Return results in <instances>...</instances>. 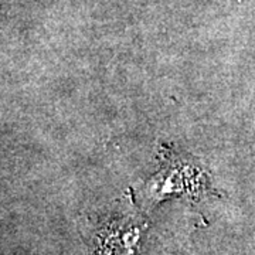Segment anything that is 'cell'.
I'll use <instances>...</instances> for the list:
<instances>
[{"label":"cell","instance_id":"1","mask_svg":"<svg viewBox=\"0 0 255 255\" xmlns=\"http://www.w3.org/2000/svg\"><path fill=\"white\" fill-rule=\"evenodd\" d=\"M163 156L160 170L145 186L143 196L149 204L179 196L200 197L211 191L209 177L199 164L173 152H163Z\"/></svg>","mask_w":255,"mask_h":255},{"label":"cell","instance_id":"2","mask_svg":"<svg viewBox=\"0 0 255 255\" xmlns=\"http://www.w3.org/2000/svg\"><path fill=\"white\" fill-rule=\"evenodd\" d=\"M145 223L135 213H114L95 223L90 255H140Z\"/></svg>","mask_w":255,"mask_h":255}]
</instances>
